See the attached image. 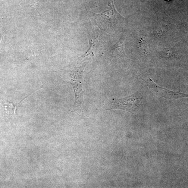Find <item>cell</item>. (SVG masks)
Wrapping results in <instances>:
<instances>
[{
    "mask_svg": "<svg viewBox=\"0 0 188 188\" xmlns=\"http://www.w3.org/2000/svg\"><path fill=\"white\" fill-rule=\"evenodd\" d=\"M166 1H171V0H166Z\"/></svg>",
    "mask_w": 188,
    "mask_h": 188,
    "instance_id": "obj_6",
    "label": "cell"
},
{
    "mask_svg": "<svg viewBox=\"0 0 188 188\" xmlns=\"http://www.w3.org/2000/svg\"><path fill=\"white\" fill-rule=\"evenodd\" d=\"M108 6L110 7L109 10L97 14L100 15L101 17H103L104 20H106V22L109 25L113 26L117 24L120 20L124 18L116 10L114 5L113 0L111 2H109Z\"/></svg>",
    "mask_w": 188,
    "mask_h": 188,
    "instance_id": "obj_4",
    "label": "cell"
},
{
    "mask_svg": "<svg viewBox=\"0 0 188 188\" xmlns=\"http://www.w3.org/2000/svg\"><path fill=\"white\" fill-rule=\"evenodd\" d=\"M142 100V96L138 92L122 99L111 98L107 100L105 103L106 109H122L134 114V112L138 108Z\"/></svg>",
    "mask_w": 188,
    "mask_h": 188,
    "instance_id": "obj_2",
    "label": "cell"
},
{
    "mask_svg": "<svg viewBox=\"0 0 188 188\" xmlns=\"http://www.w3.org/2000/svg\"><path fill=\"white\" fill-rule=\"evenodd\" d=\"M83 76V72L77 69L69 71L65 75L66 80L72 85L74 90L75 101L73 109L76 111H82L84 106Z\"/></svg>",
    "mask_w": 188,
    "mask_h": 188,
    "instance_id": "obj_1",
    "label": "cell"
},
{
    "mask_svg": "<svg viewBox=\"0 0 188 188\" xmlns=\"http://www.w3.org/2000/svg\"><path fill=\"white\" fill-rule=\"evenodd\" d=\"M30 95H28L25 98H24L17 105H13L12 102H8V100H5V101L4 103L3 106L6 112L11 115L17 116L16 111L18 105L22 101L26 99Z\"/></svg>",
    "mask_w": 188,
    "mask_h": 188,
    "instance_id": "obj_5",
    "label": "cell"
},
{
    "mask_svg": "<svg viewBox=\"0 0 188 188\" xmlns=\"http://www.w3.org/2000/svg\"><path fill=\"white\" fill-rule=\"evenodd\" d=\"M150 88L158 96L168 99H178L187 97V95L180 92H175L169 90L166 88H162L156 84L151 78L147 76L142 78Z\"/></svg>",
    "mask_w": 188,
    "mask_h": 188,
    "instance_id": "obj_3",
    "label": "cell"
}]
</instances>
